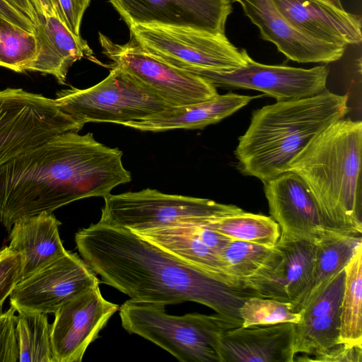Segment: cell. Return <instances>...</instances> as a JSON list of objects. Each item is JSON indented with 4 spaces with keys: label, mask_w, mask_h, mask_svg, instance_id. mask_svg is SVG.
I'll use <instances>...</instances> for the list:
<instances>
[{
    "label": "cell",
    "mask_w": 362,
    "mask_h": 362,
    "mask_svg": "<svg viewBox=\"0 0 362 362\" xmlns=\"http://www.w3.org/2000/svg\"><path fill=\"white\" fill-rule=\"evenodd\" d=\"M75 242L103 282L132 300L164 306L193 301L242 322L241 305L259 296L225 284L127 228L98 222L78 230Z\"/></svg>",
    "instance_id": "obj_1"
},
{
    "label": "cell",
    "mask_w": 362,
    "mask_h": 362,
    "mask_svg": "<svg viewBox=\"0 0 362 362\" xmlns=\"http://www.w3.org/2000/svg\"><path fill=\"white\" fill-rule=\"evenodd\" d=\"M122 151L88 132L55 134L0 167V223L52 213L74 201L105 197L131 181Z\"/></svg>",
    "instance_id": "obj_2"
},
{
    "label": "cell",
    "mask_w": 362,
    "mask_h": 362,
    "mask_svg": "<svg viewBox=\"0 0 362 362\" xmlns=\"http://www.w3.org/2000/svg\"><path fill=\"white\" fill-rule=\"evenodd\" d=\"M348 95L320 94L262 107L235 150L243 173L263 183L286 172L291 160L322 131L344 118Z\"/></svg>",
    "instance_id": "obj_3"
},
{
    "label": "cell",
    "mask_w": 362,
    "mask_h": 362,
    "mask_svg": "<svg viewBox=\"0 0 362 362\" xmlns=\"http://www.w3.org/2000/svg\"><path fill=\"white\" fill-rule=\"evenodd\" d=\"M362 122L342 118L291 160L288 170L306 184L324 227L362 234Z\"/></svg>",
    "instance_id": "obj_4"
},
{
    "label": "cell",
    "mask_w": 362,
    "mask_h": 362,
    "mask_svg": "<svg viewBox=\"0 0 362 362\" xmlns=\"http://www.w3.org/2000/svg\"><path fill=\"white\" fill-rule=\"evenodd\" d=\"M165 307L129 299L119 308L122 325L182 362H220L216 339L223 332L242 325L218 313L171 315Z\"/></svg>",
    "instance_id": "obj_5"
},
{
    "label": "cell",
    "mask_w": 362,
    "mask_h": 362,
    "mask_svg": "<svg viewBox=\"0 0 362 362\" xmlns=\"http://www.w3.org/2000/svg\"><path fill=\"white\" fill-rule=\"evenodd\" d=\"M111 67L108 76L93 86L59 91L54 100L60 109L83 124L123 125L153 117L174 107L134 76L119 67Z\"/></svg>",
    "instance_id": "obj_6"
},
{
    "label": "cell",
    "mask_w": 362,
    "mask_h": 362,
    "mask_svg": "<svg viewBox=\"0 0 362 362\" xmlns=\"http://www.w3.org/2000/svg\"><path fill=\"white\" fill-rule=\"evenodd\" d=\"M98 222L142 233L185 223H202L218 217L240 213L235 205L208 199L168 194L145 189L108 194Z\"/></svg>",
    "instance_id": "obj_7"
},
{
    "label": "cell",
    "mask_w": 362,
    "mask_h": 362,
    "mask_svg": "<svg viewBox=\"0 0 362 362\" xmlns=\"http://www.w3.org/2000/svg\"><path fill=\"white\" fill-rule=\"evenodd\" d=\"M130 40L156 57L186 71H231L246 65L245 49L235 47L226 35L187 28L132 25Z\"/></svg>",
    "instance_id": "obj_8"
},
{
    "label": "cell",
    "mask_w": 362,
    "mask_h": 362,
    "mask_svg": "<svg viewBox=\"0 0 362 362\" xmlns=\"http://www.w3.org/2000/svg\"><path fill=\"white\" fill-rule=\"evenodd\" d=\"M83 126L54 99L21 88L1 90L0 167L55 134L78 132Z\"/></svg>",
    "instance_id": "obj_9"
},
{
    "label": "cell",
    "mask_w": 362,
    "mask_h": 362,
    "mask_svg": "<svg viewBox=\"0 0 362 362\" xmlns=\"http://www.w3.org/2000/svg\"><path fill=\"white\" fill-rule=\"evenodd\" d=\"M103 52L117 66L154 90L173 107L201 103L218 95L205 78L175 66L150 53L131 40L113 42L99 33Z\"/></svg>",
    "instance_id": "obj_10"
},
{
    "label": "cell",
    "mask_w": 362,
    "mask_h": 362,
    "mask_svg": "<svg viewBox=\"0 0 362 362\" xmlns=\"http://www.w3.org/2000/svg\"><path fill=\"white\" fill-rule=\"evenodd\" d=\"M99 284L90 266L66 250L21 279L9 296L10 305L16 312L54 313L66 302Z\"/></svg>",
    "instance_id": "obj_11"
},
{
    "label": "cell",
    "mask_w": 362,
    "mask_h": 362,
    "mask_svg": "<svg viewBox=\"0 0 362 362\" xmlns=\"http://www.w3.org/2000/svg\"><path fill=\"white\" fill-rule=\"evenodd\" d=\"M216 88L252 89L261 91L277 101L311 97L325 91L329 74L326 66L303 69L267 65L248 57L245 66L231 71L192 69Z\"/></svg>",
    "instance_id": "obj_12"
},
{
    "label": "cell",
    "mask_w": 362,
    "mask_h": 362,
    "mask_svg": "<svg viewBox=\"0 0 362 362\" xmlns=\"http://www.w3.org/2000/svg\"><path fill=\"white\" fill-rule=\"evenodd\" d=\"M117 304L105 300L95 286L63 304L54 313L51 342L54 362H80L89 344L110 317Z\"/></svg>",
    "instance_id": "obj_13"
},
{
    "label": "cell",
    "mask_w": 362,
    "mask_h": 362,
    "mask_svg": "<svg viewBox=\"0 0 362 362\" xmlns=\"http://www.w3.org/2000/svg\"><path fill=\"white\" fill-rule=\"evenodd\" d=\"M129 27L160 25L225 34L230 0H108Z\"/></svg>",
    "instance_id": "obj_14"
},
{
    "label": "cell",
    "mask_w": 362,
    "mask_h": 362,
    "mask_svg": "<svg viewBox=\"0 0 362 362\" xmlns=\"http://www.w3.org/2000/svg\"><path fill=\"white\" fill-rule=\"evenodd\" d=\"M264 185L269 214L279 224L281 233L315 243L326 228L304 181L288 170Z\"/></svg>",
    "instance_id": "obj_15"
},
{
    "label": "cell",
    "mask_w": 362,
    "mask_h": 362,
    "mask_svg": "<svg viewBox=\"0 0 362 362\" xmlns=\"http://www.w3.org/2000/svg\"><path fill=\"white\" fill-rule=\"evenodd\" d=\"M240 4L257 26L262 38L272 42L288 59L299 63H329L339 59L345 46L320 42L294 28L272 0H230Z\"/></svg>",
    "instance_id": "obj_16"
},
{
    "label": "cell",
    "mask_w": 362,
    "mask_h": 362,
    "mask_svg": "<svg viewBox=\"0 0 362 362\" xmlns=\"http://www.w3.org/2000/svg\"><path fill=\"white\" fill-rule=\"evenodd\" d=\"M297 30L315 40L345 46L361 42V19L325 0H272Z\"/></svg>",
    "instance_id": "obj_17"
},
{
    "label": "cell",
    "mask_w": 362,
    "mask_h": 362,
    "mask_svg": "<svg viewBox=\"0 0 362 362\" xmlns=\"http://www.w3.org/2000/svg\"><path fill=\"white\" fill-rule=\"evenodd\" d=\"M295 323L238 327L216 342L220 362H293Z\"/></svg>",
    "instance_id": "obj_18"
},
{
    "label": "cell",
    "mask_w": 362,
    "mask_h": 362,
    "mask_svg": "<svg viewBox=\"0 0 362 362\" xmlns=\"http://www.w3.org/2000/svg\"><path fill=\"white\" fill-rule=\"evenodd\" d=\"M35 35L37 52L26 71L51 74L59 83L65 84L74 62L84 57L95 59L88 42L71 33L57 17L38 14Z\"/></svg>",
    "instance_id": "obj_19"
},
{
    "label": "cell",
    "mask_w": 362,
    "mask_h": 362,
    "mask_svg": "<svg viewBox=\"0 0 362 362\" xmlns=\"http://www.w3.org/2000/svg\"><path fill=\"white\" fill-rule=\"evenodd\" d=\"M59 225L52 213L47 212L20 218L12 225L8 247L21 257V279L66 252Z\"/></svg>",
    "instance_id": "obj_20"
},
{
    "label": "cell",
    "mask_w": 362,
    "mask_h": 362,
    "mask_svg": "<svg viewBox=\"0 0 362 362\" xmlns=\"http://www.w3.org/2000/svg\"><path fill=\"white\" fill-rule=\"evenodd\" d=\"M253 96L228 93L207 100L174 107L170 111L153 117L124 123L123 126L141 132H159L173 129H202L233 115L247 105Z\"/></svg>",
    "instance_id": "obj_21"
},
{
    "label": "cell",
    "mask_w": 362,
    "mask_h": 362,
    "mask_svg": "<svg viewBox=\"0 0 362 362\" xmlns=\"http://www.w3.org/2000/svg\"><path fill=\"white\" fill-rule=\"evenodd\" d=\"M136 233L169 253L201 268L225 284L238 287L227 274L219 255L199 240L192 223Z\"/></svg>",
    "instance_id": "obj_22"
},
{
    "label": "cell",
    "mask_w": 362,
    "mask_h": 362,
    "mask_svg": "<svg viewBox=\"0 0 362 362\" xmlns=\"http://www.w3.org/2000/svg\"><path fill=\"white\" fill-rule=\"evenodd\" d=\"M361 244V233L324 230L315 242V264L310 288L296 312L344 269Z\"/></svg>",
    "instance_id": "obj_23"
},
{
    "label": "cell",
    "mask_w": 362,
    "mask_h": 362,
    "mask_svg": "<svg viewBox=\"0 0 362 362\" xmlns=\"http://www.w3.org/2000/svg\"><path fill=\"white\" fill-rule=\"evenodd\" d=\"M275 245L284 259L283 288L286 300L294 305L296 312L312 281L315 245L281 233Z\"/></svg>",
    "instance_id": "obj_24"
},
{
    "label": "cell",
    "mask_w": 362,
    "mask_h": 362,
    "mask_svg": "<svg viewBox=\"0 0 362 362\" xmlns=\"http://www.w3.org/2000/svg\"><path fill=\"white\" fill-rule=\"evenodd\" d=\"M340 308V343L362 346V244L344 268Z\"/></svg>",
    "instance_id": "obj_25"
},
{
    "label": "cell",
    "mask_w": 362,
    "mask_h": 362,
    "mask_svg": "<svg viewBox=\"0 0 362 362\" xmlns=\"http://www.w3.org/2000/svg\"><path fill=\"white\" fill-rule=\"evenodd\" d=\"M206 225L231 240L272 247L280 234L279 224L269 216L243 211L209 220Z\"/></svg>",
    "instance_id": "obj_26"
},
{
    "label": "cell",
    "mask_w": 362,
    "mask_h": 362,
    "mask_svg": "<svg viewBox=\"0 0 362 362\" xmlns=\"http://www.w3.org/2000/svg\"><path fill=\"white\" fill-rule=\"evenodd\" d=\"M16 315V337L21 362H54L51 325L45 313L21 311Z\"/></svg>",
    "instance_id": "obj_27"
},
{
    "label": "cell",
    "mask_w": 362,
    "mask_h": 362,
    "mask_svg": "<svg viewBox=\"0 0 362 362\" xmlns=\"http://www.w3.org/2000/svg\"><path fill=\"white\" fill-rule=\"evenodd\" d=\"M340 309L295 324L293 351L314 356L340 343ZM308 357V356H306Z\"/></svg>",
    "instance_id": "obj_28"
},
{
    "label": "cell",
    "mask_w": 362,
    "mask_h": 362,
    "mask_svg": "<svg viewBox=\"0 0 362 362\" xmlns=\"http://www.w3.org/2000/svg\"><path fill=\"white\" fill-rule=\"evenodd\" d=\"M37 52L35 33L0 14V66L16 72L26 71Z\"/></svg>",
    "instance_id": "obj_29"
},
{
    "label": "cell",
    "mask_w": 362,
    "mask_h": 362,
    "mask_svg": "<svg viewBox=\"0 0 362 362\" xmlns=\"http://www.w3.org/2000/svg\"><path fill=\"white\" fill-rule=\"evenodd\" d=\"M241 327L274 325L280 323H298L300 314L296 312L294 305L261 296L246 299L239 309Z\"/></svg>",
    "instance_id": "obj_30"
},
{
    "label": "cell",
    "mask_w": 362,
    "mask_h": 362,
    "mask_svg": "<svg viewBox=\"0 0 362 362\" xmlns=\"http://www.w3.org/2000/svg\"><path fill=\"white\" fill-rule=\"evenodd\" d=\"M21 255L6 246L0 249V313L6 299L21 280Z\"/></svg>",
    "instance_id": "obj_31"
},
{
    "label": "cell",
    "mask_w": 362,
    "mask_h": 362,
    "mask_svg": "<svg viewBox=\"0 0 362 362\" xmlns=\"http://www.w3.org/2000/svg\"><path fill=\"white\" fill-rule=\"evenodd\" d=\"M16 312L11 306L6 312L0 313V362H17L19 360Z\"/></svg>",
    "instance_id": "obj_32"
},
{
    "label": "cell",
    "mask_w": 362,
    "mask_h": 362,
    "mask_svg": "<svg viewBox=\"0 0 362 362\" xmlns=\"http://www.w3.org/2000/svg\"><path fill=\"white\" fill-rule=\"evenodd\" d=\"M298 361L322 362H361L362 346L338 344L327 351L312 357L303 356Z\"/></svg>",
    "instance_id": "obj_33"
},
{
    "label": "cell",
    "mask_w": 362,
    "mask_h": 362,
    "mask_svg": "<svg viewBox=\"0 0 362 362\" xmlns=\"http://www.w3.org/2000/svg\"><path fill=\"white\" fill-rule=\"evenodd\" d=\"M64 23L69 30L80 36V28L85 11L90 0H58Z\"/></svg>",
    "instance_id": "obj_34"
},
{
    "label": "cell",
    "mask_w": 362,
    "mask_h": 362,
    "mask_svg": "<svg viewBox=\"0 0 362 362\" xmlns=\"http://www.w3.org/2000/svg\"><path fill=\"white\" fill-rule=\"evenodd\" d=\"M192 225L199 240L218 255L231 241L227 237L209 227L206 223H192Z\"/></svg>",
    "instance_id": "obj_35"
},
{
    "label": "cell",
    "mask_w": 362,
    "mask_h": 362,
    "mask_svg": "<svg viewBox=\"0 0 362 362\" xmlns=\"http://www.w3.org/2000/svg\"><path fill=\"white\" fill-rule=\"evenodd\" d=\"M0 14L22 28L35 33V24L6 0H0Z\"/></svg>",
    "instance_id": "obj_36"
},
{
    "label": "cell",
    "mask_w": 362,
    "mask_h": 362,
    "mask_svg": "<svg viewBox=\"0 0 362 362\" xmlns=\"http://www.w3.org/2000/svg\"><path fill=\"white\" fill-rule=\"evenodd\" d=\"M31 1L37 15L57 17L64 23L58 0H31Z\"/></svg>",
    "instance_id": "obj_37"
},
{
    "label": "cell",
    "mask_w": 362,
    "mask_h": 362,
    "mask_svg": "<svg viewBox=\"0 0 362 362\" xmlns=\"http://www.w3.org/2000/svg\"><path fill=\"white\" fill-rule=\"evenodd\" d=\"M36 25L37 14L31 0H6Z\"/></svg>",
    "instance_id": "obj_38"
},
{
    "label": "cell",
    "mask_w": 362,
    "mask_h": 362,
    "mask_svg": "<svg viewBox=\"0 0 362 362\" xmlns=\"http://www.w3.org/2000/svg\"><path fill=\"white\" fill-rule=\"evenodd\" d=\"M325 1L332 4V5H334L339 8H343L340 0H325Z\"/></svg>",
    "instance_id": "obj_39"
}]
</instances>
